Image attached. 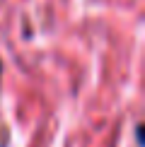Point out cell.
<instances>
[{
  "instance_id": "cell-2",
  "label": "cell",
  "mask_w": 145,
  "mask_h": 147,
  "mask_svg": "<svg viewBox=\"0 0 145 147\" xmlns=\"http://www.w3.org/2000/svg\"><path fill=\"white\" fill-rule=\"evenodd\" d=\"M0 70H3V68H0Z\"/></svg>"
},
{
  "instance_id": "cell-1",
  "label": "cell",
  "mask_w": 145,
  "mask_h": 147,
  "mask_svg": "<svg viewBox=\"0 0 145 147\" xmlns=\"http://www.w3.org/2000/svg\"><path fill=\"white\" fill-rule=\"evenodd\" d=\"M136 138H138V145H143V125L140 123L136 125Z\"/></svg>"
}]
</instances>
